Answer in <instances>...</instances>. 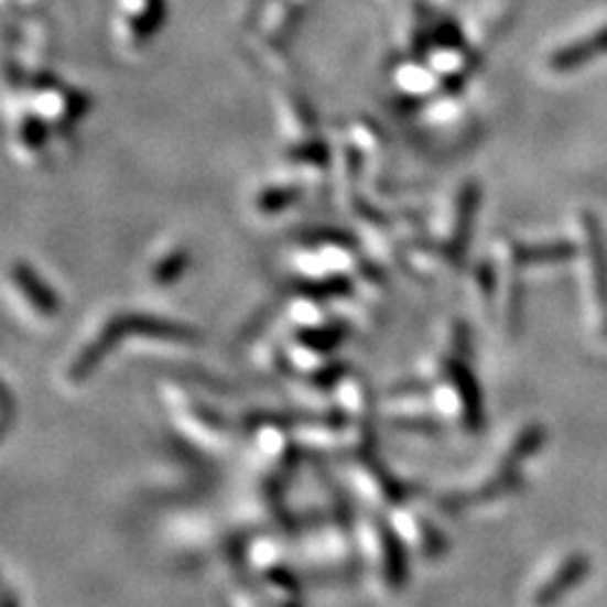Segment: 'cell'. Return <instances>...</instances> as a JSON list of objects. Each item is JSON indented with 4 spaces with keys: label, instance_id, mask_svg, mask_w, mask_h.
<instances>
[{
    "label": "cell",
    "instance_id": "cell-1",
    "mask_svg": "<svg viewBox=\"0 0 607 607\" xmlns=\"http://www.w3.org/2000/svg\"><path fill=\"white\" fill-rule=\"evenodd\" d=\"M124 337H132V335H130V327H127V316L122 312V314H115L112 319H107L105 327H101L97 335L87 342V347L74 357L72 367H68V378L74 382H84L87 378H91V375L97 372V367L115 353L117 345Z\"/></svg>",
    "mask_w": 607,
    "mask_h": 607
},
{
    "label": "cell",
    "instance_id": "cell-2",
    "mask_svg": "<svg viewBox=\"0 0 607 607\" xmlns=\"http://www.w3.org/2000/svg\"><path fill=\"white\" fill-rule=\"evenodd\" d=\"M446 375L453 382V390L458 395L460 405V418H464V425L471 433H478L486 423V410H484V392L481 384H478L476 375L468 367L466 357H451L446 362Z\"/></svg>",
    "mask_w": 607,
    "mask_h": 607
},
{
    "label": "cell",
    "instance_id": "cell-3",
    "mask_svg": "<svg viewBox=\"0 0 607 607\" xmlns=\"http://www.w3.org/2000/svg\"><path fill=\"white\" fill-rule=\"evenodd\" d=\"M478 205H481V185L476 181H466L460 185V193L456 200V218H453L451 238L446 246V256L451 259L453 267H460V263H464L468 246H471Z\"/></svg>",
    "mask_w": 607,
    "mask_h": 607
},
{
    "label": "cell",
    "instance_id": "cell-4",
    "mask_svg": "<svg viewBox=\"0 0 607 607\" xmlns=\"http://www.w3.org/2000/svg\"><path fill=\"white\" fill-rule=\"evenodd\" d=\"M11 279L19 292L25 296V302H29L33 310L44 316H54L62 310V302H58V296L54 289H51L44 279L39 277L36 271H33L25 261H15L11 267Z\"/></svg>",
    "mask_w": 607,
    "mask_h": 607
},
{
    "label": "cell",
    "instance_id": "cell-5",
    "mask_svg": "<svg viewBox=\"0 0 607 607\" xmlns=\"http://www.w3.org/2000/svg\"><path fill=\"white\" fill-rule=\"evenodd\" d=\"M124 314H127L130 335L150 337V339H173V342L198 339V332L187 327V324L162 319V316H152V314H140V312H124Z\"/></svg>",
    "mask_w": 607,
    "mask_h": 607
},
{
    "label": "cell",
    "instance_id": "cell-6",
    "mask_svg": "<svg viewBox=\"0 0 607 607\" xmlns=\"http://www.w3.org/2000/svg\"><path fill=\"white\" fill-rule=\"evenodd\" d=\"M378 540L382 550L384 577L392 589H403L408 583V550L400 542V536L392 532L388 521L378 519Z\"/></svg>",
    "mask_w": 607,
    "mask_h": 607
},
{
    "label": "cell",
    "instance_id": "cell-7",
    "mask_svg": "<svg viewBox=\"0 0 607 607\" xmlns=\"http://www.w3.org/2000/svg\"><path fill=\"white\" fill-rule=\"evenodd\" d=\"M603 54H607V29L595 31L593 36L577 41V44L554 51L550 56V68H554V72H572V68L585 66L595 56Z\"/></svg>",
    "mask_w": 607,
    "mask_h": 607
},
{
    "label": "cell",
    "instance_id": "cell-8",
    "mask_svg": "<svg viewBox=\"0 0 607 607\" xmlns=\"http://www.w3.org/2000/svg\"><path fill=\"white\" fill-rule=\"evenodd\" d=\"M585 572H587V560L585 557H572L570 562H564L562 567L557 570V575H554L546 585H542V589L534 597V603L540 607L557 603L572 585L583 579Z\"/></svg>",
    "mask_w": 607,
    "mask_h": 607
},
{
    "label": "cell",
    "instance_id": "cell-9",
    "mask_svg": "<svg viewBox=\"0 0 607 607\" xmlns=\"http://www.w3.org/2000/svg\"><path fill=\"white\" fill-rule=\"evenodd\" d=\"M289 292L314 299V302H327V299H342L353 294V281L347 277H327V279H296L289 284Z\"/></svg>",
    "mask_w": 607,
    "mask_h": 607
},
{
    "label": "cell",
    "instance_id": "cell-10",
    "mask_svg": "<svg viewBox=\"0 0 607 607\" xmlns=\"http://www.w3.org/2000/svg\"><path fill=\"white\" fill-rule=\"evenodd\" d=\"M345 337H347V327L342 322L324 324V327H304L294 335L299 345L312 349V353H332V349H335Z\"/></svg>",
    "mask_w": 607,
    "mask_h": 607
},
{
    "label": "cell",
    "instance_id": "cell-11",
    "mask_svg": "<svg viewBox=\"0 0 607 607\" xmlns=\"http://www.w3.org/2000/svg\"><path fill=\"white\" fill-rule=\"evenodd\" d=\"M167 3L165 0H144L142 11L134 15L132 21V36L137 44H148V41L160 31V25L165 23Z\"/></svg>",
    "mask_w": 607,
    "mask_h": 607
},
{
    "label": "cell",
    "instance_id": "cell-12",
    "mask_svg": "<svg viewBox=\"0 0 607 607\" xmlns=\"http://www.w3.org/2000/svg\"><path fill=\"white\" fill-rule=\"evenodd\" d=\"M187 269H191V251L185 248H177V251L167 253L165 259H160L155 267H152V281L158 286H173L175 281H181Z\"/></svg>",
    "mask_w": 607,
    "mask_h": 607
},
{
    "label": "cell",
    "instance_id": "cell-13",
    "mask_svg": "<svg viewBox=\"0 0 607 607\" xmlns=\"http://www.w3.org/2000/svg\"><path fill=\"white\" fill-rule=\"evenodd\" d=\"M296 241L302 246H335V248H355L357 238L345 228L337 226H316L306 228L296 236Z\"/></svg>",
    "mask_w": 607,
    "mask_h": 607
},
{
    "label": "cell",
    "instance_id": "cell-14",
    "mask_svg": "<svg viewBox=\"0 0 607 607\" xmlns=\"http://www.w3.org/2000/svg\"><path fill=\"white\" fill-rule=\"evenodd\" d=\"M302 198V187L296 185H271L267 191H261L256 195V208L261 213H281L292 205L299 203Z\"/></svg>",
    "mask_w": 607,
    "mask_h": 607
},
{
    "label": "cell",
    "instance_id": "cell-15",
    "mask_svg": "<svg viewBox=\"0 0 607 607\" xmlns=\"http://www.w3.org/2000/svg\"><path fill=\"white\" fill-rule=\"evenodd\" d=\"M575 253V248L567 243H550V246H517L514 261L517 263H544V261H560Z\"/></svg>",
    "mask_w": 607,
    "mask_h": 607
},
{
    "label": "cell",
    "instance_id": "cell-16",
    "mask_svg": "<svg viewBox=\"0 0 607 607\" xmlns=\"http://www.w3.org/2000/svg\"><path fill=\"white\" fill-rule=\"evenodd\" d=\"M542 441H544L542 427H527V431L521 433L519 438L514 441V446H511V451H509V458L503 460V464L517 468L521 464V460L529 458V456H532V453L540 451Z\"/></svg>",
    "mask_w": 607,
    "mask_h": 607
},
{
    "label": "cell",
    "instance_id": "cell-17",
    "mask_svg": "<svg viewBox=\"0 0 607 607\" xmlns=\"http://www.w3.org/2000/svg\"><path fill=\"white\" fill-rule=\"evenodd\" d=\"M286 158L294 160V162H306V165H319L324 167L329 162V148L319 140H312V142H302L296 144V148L286 150Z\"/></svg>",
    "mask_w": 607,
    "mask_h": 607
},
{
    "label": "cell",
    "instance_id": "cell-18",
    "mask_svg": "<svg viewBox=\"0 0 607 607\" xmlns=\"http://www.w3.org/2000/svg\"><path fill=\"white\" fill-rule=\"evenodd\" d=\"M421 544H423V554L431 560L441 557V554H446V550H448L446 534H443L441 529L427 519L421 521Z\"/></svg>",
    "mask_w": 607,
    "mask_h": 607
},
{
    "label": "cell",
    "instance_id": "cell-19",
    "mask_svg": "<svg viewBox=\"0 0 607 607\" xmlns=\"http://www.w3.org/2000/svg\"><path fill=\"white\" fill-rule=\"evenodd\" d=\"M21 140L25 148L31 150H41L48 140V127L44 119L39 117H25V122L21 124Z\"/></svg>",
    "mask_w": 607,
    "mask_h": 607
},
{
    "label": "cell",
    "instance_id": "cell-20",
    "mask_svg": "<svg viewBox=\"0 0 607 607\" xmlns=\"http://www.w3.org/2000/svg\"><path fill=\"white\" fill-rule=\"evenodd\" d=\"M390 425L395 427V431H405V433H421V435L441 433V423L433 421V418H392Z\"/></svg>",
    "mask_w": 607,
    "mask_h": 607
},
{
    "label": "cell",
    "instance_id": "cell-21",
    "mask_svg": "<svg viewBox=\"0 0 607 607\" xmlns=\"http://www.w3.org/2000/svg\"><path fill=\"white\" fill-rule=\"evenodd\" d=\"M471 501H474L471 496H466V494H446L438 499V509L443 511V514L456 517L466 509V503H471Z\"/></svg>",
    "mask_w": 607,
    "mask_h": 607
},
{
    "label": "cell",
    "instance_id": "cell-22",
    "mask_svg": "<svg viewBox=\"0 0 607 607\" xmlns=\"http://www.w3.org/2000/svg\"><path fill=\"white\" fill-rule=\"evenodd\" d=\"M453 345H456V357L471 355V329L466 322H456L453 327Z\"/></svg>",
    "mask_w": 607,
    "mask_h": 607
},
{
    "label": "cell",
    "instance_id": "cell-23",
    "mask_svg": "<svg viewBox=\"0 0 607 607\" xmlns=\"http://www.w3.org/2000/svg\"><path fill=\"white\" fill-rule=\"evenodd\" d=\"M89 109V97L87 94H79V91H74V94H68V101H66V115L64 119L68 124L74 122V119H79L84 112H87Z\"/></svg>",
    "mask_w": 607,
    "mask_h": 607
},
{
    "label": "cell",
    "instance_id": "cell-24",
    "mask_svg": "<svg viewBox=\"0 0 607 607\" xmlns=\"http://www.w3.org/2000/svg\"><path fill=\"white\" fill-rule=\"evenodd\" d=\"M342 375H345V367H342V362H335L329 367H322V370L312 378V382L319 390H324V388H332V384H335L342 378Z\"/></svg>",
    "mask_w": 607,
    "mask_h": 607
},
{
    "label": "cell",
    "instance_id": "cell-25",
    "mask_svg": "<svg viewBox=\"0 0 607 607\" xmlns=\"http://www.w3.org/2000/svg\"><path fill=\"white\" fill-rule=\"evenodd\" d=\"M476 279H478V286H481V292L484 296H491L494 294V269H491V263L489 261H481L478 263V269H476Z\"/></svg>",
    "mask_w": 607,
    "mask_h": 607
},
{
    "label": "cell",
    "instance_id": "cell-26",
    "mask_svg": "<svg viewBox=\"0 0 607 607\" xmlns=\"http://www.w3.org/2000/svg\"><path fill=\"white\" fill-rule=\"evenodd\" d=\"M271 583H277L281 589H289V593H296V579L294 575H289V572L284 567H277V570H271L269 575H267Z\"/></svg>",
    "mask_w": 607,
    "mask_h": 607
},
{
    "label": "cell",
    "instance_id": "cell-27",
    "mask_svg": "<svg viewBox=\"0 0 607 607\" xmlns=\"http://www.w3.org/2000/svg\"><path fill=\"white\" fill-rule=\"evenodd\" d=\"M13 413H15L13 395H11V390L3 388V418H0V425H3L6 433L11 431V425H13Z\"/></svg>",
    "mask_w": 607,
    "mask_h": 607
},
{
    "label": "cell",
    "instance_id": "cell-28",
    "mask_svg": "<svg viewBox=\"0 0 607 607\" xmlns=\"http://www.w3.org/2000/svg\"><path fill=\"white\" fill-rule=\"evenodd\" d=\"M3 607H19V600H15V595L11 593V589H6V595H3Z\"/></svg>",
    "mask_w": 607,
    "mask_h": 607
}]
</instances>
